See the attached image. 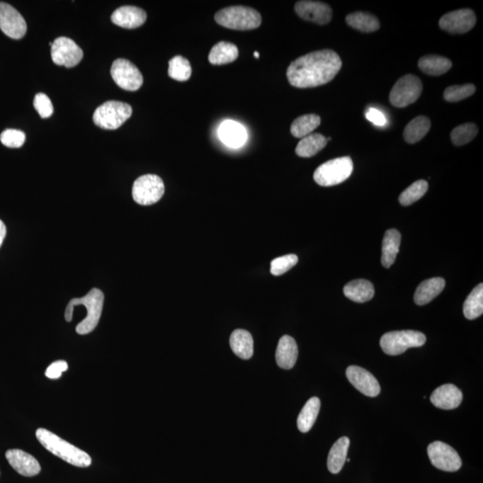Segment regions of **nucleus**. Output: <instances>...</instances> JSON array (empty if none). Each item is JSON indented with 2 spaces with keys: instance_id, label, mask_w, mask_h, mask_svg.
<instances>
[{
  "instance_id": "obj_1",
  "label": "nucleus",
  "mask_w": 483,
  "mask_h": 483,
  "mask_svg": "<svg viewBox=\"0 0 483 483\" xmlns=\"http://www.w3.org/2000/svg\"><path fill=\"white\" fill-rule=\"evenodd\" d=\"M342 67L340 57L331 50H322L306 54L292 61L287 71L289 84L305 89L329 83Z\"/></svg>"
},
{
  "instance_id": "obj_2",
  "label": "nucleus",
  "mask_w": 483,
  "mask_h": 483,
  "mask_svg": "<svg viewBox=\"0 0 483 483\" xmlns=\"http://www.w3.org/2000/svg\"><path fill=\"white\" fill-rule=\"evenodd\" d=\"M36 438L47 451L63 459L68 464L84 468L90 467L91 465V458L86 452L64 441L63 438L46 428H38L36 431Z\"/></svg>"
},
{
  "instance_id": "obj_3",
  "label": "nucleus",
  "mask_w": 483,
  "mask_h": 483,
  "mask_svg": "<svg viewBox=\"0 0 483 483\" xmlns=\"http://www.w3.org/2000/svg\"><path fill=\"white\" fill-rule=\"evenodd\" d=\"M103 304V292L100 289L93 288L85 297L74 298L68 302L64 318L67 322H70L73 319L74 308L77 305H84L87 309V316L76 326V332L79 335L89 334L94 331L100 322Z\"/></svg>"
},
{
  "instance_id": "obj_4",
  "label": "nucleus",
  "mask_w": 483,
  "mask_h": 483,
  "mask_svg": "<svg viewBox=\"0 0 483 483\" xmlns=\"http://www.w3.org/2000/svg\"><path fill=\"white\" fill-rule=\"evenodd\" d=\"M215 21L227 29L249 30L260 27L261 16L249 6H233L217 11Z\"/></svg>"
},
{
  "instance_id": "obj_5",
  "label": "nucleus",
  "mask_w": 483,
  "mask_h": 483,
  "mask_svg": "<svg viewBox=\"0 0 483 483\" xmlns=\"http://www.w3.org/2000/svg\"><path fill=\"white\" fill-rule=\"evenodd\" d=\"M132 108L124 102L110 101L101 104L93 114L97 127L106 130H115L130 118Z\"/></svg>"
},
{
  "instance_id": "obj_6",
  "label": "nucleus",
  "mask_w": 483,
  "mask_h": 483,
  "mask_svg": "<svg viewBox=\"0 0 483 483\" xmlns=\"http://www.w3.org/2000/svg\"><path fill=\"white\" fill-rule=\"evenodd\" d=\"M353 165L350 157H341L323 163L315 170L314 181L321 186H334L345 182L352 175Z\"/></svg>"
},
{
  "instance_id": "obj_7",
  "label": "nucleus",
  "mask_w": 483,
  "mask_h": 483,
  "mask_svg": "<svg viewBox=\"0 0 483 483\" xmlns=\"http://www.w3.org/2000/svg\"><path fill=\"white\" fill-rule=\"evenodd\" d=\"M426 342L423 333L414 331H401L386 333L380 339L383 352L389 356H399L407 350L420 348Z\"/></svg>"
},
{
  "instance_id": "obj_8",
  "label": "nucleus",
  "mask_w": 483,
  "mask_h": 483,
  "mask_svg": "<svg viewBox=\"0 0 483 483\" xmlns=\"http://www.w3.org/2000/svg\"><path fill=\"white\" fill-rule=\"evenodd\" d=\"M165 193L163 180L156 175H144L135 180L132 195L135 203L148 206L158 203Z\"/></svg>"
},
{
  "instance_id": "obj_9",
  "label": "nucleus",
  "mask_w": 483,
  "mask_h": 483,
  "mask_svg": "<svg viewBox=\"0 0 483 483\" xmlns=\"http://www.w3.org/2000/svg\"><path fill=\"white\" fill-rule=\"evenodd\" d=\"M423 93V83L419 77L407 74L401 77L390 91V101L393 106L406 108L414 103Z\"/></svg>"
},
{
  "instance_id": "obj_10",
  "label": "nucleus",
  "mask_w": 483,
  "mask_h": 483,
  "mask_svg": "<svg viewBox=\"0 0 483 483\" xmlns=\"http://www.w3.org/2000/svg\"><path fill=\"white\" fill-rule=\"evenodd\" d=\"M110 74L118 86L125 91H138L144 84V77L140 70L127 59L115 60L111 67Z\"/></svg>"
},
{
  "instance_id": "obj_11",
  "label": "nucleus",
  "mask_w": 483,
  "mask_h": 483,
  "mask_svg": "<svg viewBox=\"0 0 483 483\" xmlns=\"http://www.w3.org/2000/svg\"><path fill=\"white\" fill-rule=\"evenodd\" d=\"M427 451L431 464L440 470L457 472L462 467V460L458 452L444 442H433L428 445Z\"/></svg>"
},
{
  "instance_id": "obj_12",
  "label": "nucleus",
  "mask_w": 483,
  "mask_h": 483,
  "mask_svg": "<svg viewBox=\"0 0 483 483\" xmlns=\"http://www.w3.org/2000/svg\"><path fill=\"white\" fill-rule=\"evenodd\" d=\"M51 57L57 66L71 68L77 66L83 59L84 51L73 40L59 37L51 46Z\"/></svg>"
},
{
  "instance_id": "obj_13",
  "label": "nucleus",
  "mask_w": 483,
  "mask_h": 483,
  "mask_svg": "<svg viewBox=\"0 0 483 483\" xmlns=\"http://www.w3.org/2000/svg\"><path fill=\"white\" fill-rule=\"evenodd\" d=\"M0 30L15 40L22 39L27 32L26 22L21 13L5 2H0Z\"/></svg>"
},
{
  "instance_id": "obj_14",
  "label": "nucleus",
  "mask_w": 483,
  "mask_h": 483,
  "mask_svg": "<svg viewBox=\"0 0 483 483\" xmlns=\"http://www.w3.org/2000/svg\"><path fill=\"white\" fill-rule=\"evenodd\" d=\"M476 16L472 9L455 10L445 13L440 20V27L445 32L452 34L467 33L474 28Z\"/></svg>"
},
{
  "instance_id": "obj_15",
  "label": "nucleus",
  "mask_w": 483,
  "mask_h": 483,
  "mask_svg": "<svg viewBox=\"0 0 483 483\" xmlns=\"http://www.w3.org/2000/svg\"><path fill=\"white\" fill-rule=\"evenodd\" d=\"M295 11L302 19L324 25L331 21L332 9L326 3L319 1H298L295 6Z\"/></svg>"
},
{
  "instance_id": "obj_16",
  "label": "nucleus",
  "mask_w": 483,
  "mask_h": 483,
  "mask_svg": "<svg viewBox=\"0 0 483 483\" xmlns=\"http://www.w3.org/2000/svg\"><path fill=\"white\" fill-rule=\"evenodd\" d=\"M346 377L356 390L367 397H375L380 393V386L375 377L359 366H349Z\"/></svg>"
},
{
  "instance_id": "obj_17",
  "label": "nucleus",
  "mask_w": 483,
  "mask_h": 483,
  "mask_svg": "<svg viewBox=\"0 0 483 483\" xmlns=\"http://www.w3.org/2000/svg\"><path fill=\"white\" fill-rule=\"evenodd\" d=\"M6 460L9 465L18 472L19 475L25 477H33L39 475L42 468L40 462L32 455L26 453L21 450H9L6 453Z\"/></svg>"
},
{
  "instance_id": "obj_18",
  "label": "nucleus",
  "mask_w": 483,
  "mask_h": 483,
  "mask_svg": "<svg viewBox=\"0 0 483 483\" xmlns=\"http://www.w3.org/2000/svg\"><path fill=\"white\" fill-rule=\"evenodd\" d=\"M147 20L144 9L134 6H124L118 8L111 16V21L115 25L125 29H135L142 26Z\"/></svg>"
},
{
  "instance_id": "obj_19",
  "label": "nucleus",
  "mask_w": 483,
  "mask_h": 483,
  "mask_svg": "<svg viewBox=\"0 0 483 483\" xmlns=\"http://www.w3.org/2000/svg\"><path fill=\"white\" fill-rule=\"evenodd\" d=\"M431 401L435 407L441 409H455L462 403V393L453 384H445L433 391Z\"/></svg>"
},
{
  "instance_id": "obj_20",
  "label": "nucleus",
  "mask_w": 483,
  "mask_h": 483,
  "mask_svg": "<svg viewBox=\"0 0 483 483\" xmlns=\"http://www.w3.org/2000/svg\"><path fill=\"white\" fill-rule=\"evenodd\" d=\"M298 348L297 342L290 336H282L275 351L278 365L284 370H291L297 363Z\"/></svg>"
},
{
  "instance_id": "obj_21",
  "label": "nucleus",
  "mask_w": 483,
  "mask_h": 483,
  "mask_svg": "<svg viewBox=\"0 0 483 483\" xmlns=\"http://www.w3.org/2000/svg\"><path fill=\"white\" fill-rule=\"evenodd\" d=\"M219 135L220 140L229 147L239 148L246 142V129L237 122L227 120L221 124Z\"/></svg>"
},
{
  "instance_id": "obj_22",
  "label": "nucleus",
  "mask_w": 483,
  "mask_h": 483,
  "mask_svg": "<svg viewBox=\"0 0 483 483\" xmlns=\"http://www.w3.org/2000/svg\"><path fill=\"white\" fill-rule=\"evenodd\" d=\"M445 285L443 278H433L421 282L414 294V302L417 305H425L436 298Z\"/></svg>"
},
{
  "instance_id": "obj_23",
  "label": "nucleus",
  "mask_w": 483,
  "mask_h": 483,
  "mask_svg": "<svg viewBox=\"0 0 483 483\" xmlns=\"http://www.w3.org/2000/svg\"><path fill=\"white\" fill-rule=\"evenodd\" d=\"M230 346L234 355L243 360L254 356V339L251 333L244 329H236L230 336Z\"/></svg>"
},
{
  "instance_id": "obj_24",
  "label": "nucleus",
  "mask_w": 483,
  "mask_h": 483,
  "mask_svg": "<svg viewBox=\"0 0 483 483\" xmlns=\"http://www.w3.org/2000/svg\"><path fill=\"white\" fill-rule=\"evenodd\" d=\"M349 445V438L342 437L332 445L328 457V469L331 474L336 475L342 470L348 458Z\"/></svg>"
},
{
  "instance_id": "obj_25",
  "label": "nucleus",
  "mask_w": 483,
  "mask_h": 483,
  "mask_svg": "<svg viewBox=\"0 0 483 483\" xmlns=\"http://www.w3.org/2000/svg\"><path fill=\"white\" fill-rule=\"evenodd\" d=\"M401 244V234L397 229H390L385 233L382 243V263L389 268L396 261Z\"/></svg>"
},
{
  "instance_id": "obj_26",
  "label": "nucleus",
  "mask_w": 483,
  "mask_h": 483,
  "mask_svg": "<svg viewBox=\"0 0 483 483\" xmlns=\"http://www.w3.org/2000/svg\"><path fill=\"white\" fill-rule=\"evenodd\" d=\"M346 297L356 302H365L374 297V287L370 281L356 280L349 282L343 288Z\"/></svg>"
},
{
  "instance_id": "obj_27",
  "label": "nucleus",
  "mask_w": 483,
  "mask_h": 483,
  "mask_svg": "<svg viewBox=\"0 0 483 483\" xmlns=\"http://www.w3.org/2000/svg\"><path fill=\"white\" fill-rule=\"evenodd\" d=\"M239 51L234 44L227 42H220L212 47L209 54V61L214 66H221L234 62L237 60Z\"/></svg>"
},
{
  "instance_id": "obj_28",
  "label": "nucleus",
  "mask_w": 483,
  "mask_h": 483,
  "mask_svg": "<svg viewBox=\"0 0 483 483\" xmlns=\"http://www.w3.org/2000/svg\"><path fill=\"white\" fill-rule=\"evenodd\" d=\"M328 140L321 134H311L302 138L295 149V153L302 158L314 157L317 153L324 149Z\"/></svg>"
},
{
  "instance_id": "obj_29",
  "label": "nucleus",
  "mask_w": 483,
  "mask_h": 483,
  "mask_svg": "<svg viewBox=\"0 0 483 483\" xmlns=\"http://www.w3.org/2000/svg\"><path fill=\"white\" fill-rule=\"evenodd\" d=\"M418 66L428 76H438L451 69L452 62L447 57L438 55H427L421 57Z\"/></svg>"
},
{
  "instance_id": "obj_30",
  "label": "nucleus",
  "mask_w": 483,
  "mask_h": 483,
  "mask_svg": "<svg viewBox=\"0 0 483 483\" xmlns=\"http://www.w3.org/2000/svg\"><path fill=\"white\" fill-rule=\"evenodd\" d=\"M319 409H321V400L318 397H312L307 401L297 418V427L301 433H308L314 426Z\"/></svg>"
},
{
  "instance_id": "obj_31",
  "label": "nucleus",
  "mask_w": 483,
  "mask_h": 483,
  "mask_svg": "<svg viewBox=\"0 0 483 483\" xmlns=\"http://www.w3.org/2000/svg\"><path fill=\"white\" fill-rule=\"evenodd\" d=\"M346 23L352 28L363 33H373L380 29V23L375 16L367 12L349 13L346 18Z\"/></svg>"
},
{
  "instance_id": "obj_32",
  "label": "nucleus",
  "mask_w": 483,
  "mask_h": 483,
  "mask_svg": "<svg viewBox=\"0 0 483 483\" xmlns=\"http://www.w3.org/2000/svg\"><path fill=\"white\" fill-rule=\"evenodd\" d=\"M431 129V121L427 117L420 115L414 118L404 131V138L408 144H414L423 140Z\"/></svg>"
},
{
  "instance_id": "obj_33",
  "label": "nucleus",
  "mask_w": 483,
  "mask_h": 483,
  "mask_svg": "<svg viewBox=\"0 0 483 483\" xmlns=\"http://www.w3.org/2000/svg\"><path fill=\"white\" fill-rule=\"evenodd\" d=\"M322 123L319 115L308 114L299 117L291 125V134L297 138H304L311 135Z\"/></svg>"
},
{
  "instance_id": "obj_34",
  "label": "nucleus",
  "mask_w": 483,
  "mask_h": 483,
  "mask_svg": "<svg viewBox=\"0 0 483 483\" xmlns=\"http://www.w3.org/2000/svg\"><path fill=\"white\" fill-rule=\"evenodd\" d=\"M483 312V285L479 284L469 295L464 304V315L467 319H475Z\"/></svg>"
},
{
  "instance_id": "obj_35",
  "label": "nucleus",
  "mask_w": 483,
  "mask_h": 483,
  "mask_svg": "<svg viewBox=\"0 0 483 483\" xmlns=\"http://www.w3.org/2000/svg\"><path fill=\"white\" fill-rule=\"evenodd\" d=\"M169 76L178 81H186L192 76L189 60L183 56H176L169 60Z\"/></svg>"
},
{
  "instance_id": "obj_36",
  "label": "nucleus",
  "mask_w": 483,
  "mask_h": 483,
  "mask_svg": "<svg viewBox=\"0 0 483 483\" xmlns=\"http://www.w3.org/2000/svg\"><path fill=\"white\" fill-rule=\"evenodd\" d=\"M428 185L424 180L414 182L399 196V203L404 206H409L419 200L428 191Z\"/></svg>"
},
{
  "instance_id": "obj_37",
  "label": "nucleus",
  "mask_w": 483,
  "mask_h": 483,
  "mask_svg": "<svg viewBox=\"0 0 483 483\" xmlns=\"http://www.w3.org/2000/svg\"><path fill=\"white\" fill-rule=\"evenodd\" d=\"M478 134V127L472 123L458 125L451 132V140L457 146L468 144L475 138Z\"/></svg>"
},
{
  "instance_id": "obj_38",
  "label": "nucleus",
  "mask_w": 483,
  "mask_h": 483,
  "mask_svg": "<svg viewBox=\"0 0 483 483\" xmlns=\"http://www.w3.org/2000/svg\"><path fill=\"white\" fill-rule=\"evenodd\" d=\"M475 91L474 84L454 85L445 90L444 98L448 102H458L472 96Z\"/></svg>"
},
{
  "instance_id": "obj_39",
  "label": "nucleus",
  "mask_w": 483,
  "mask_h": 483,
  "mask_svg": "<svg viewBox=\"0 0 483 483\" xmlns=\"http://www.w3.org/2000/svg\"><path fill=\"white\" fill-rule=\"evenodd\" d=\"M298 263V257L295 254H288L274 258L271 263V272L273 275H280L290 271Z\"/></svg>"
},
{
  "instance_id": "obj_40",
  "label": "nucleus",
  "mask_w": 483,
  "mask_h": 483,
  "mask_svg": "<svg viewBox=\"0 0 483 483\" xmlns=\"http://www.w3.org/2000/svg\"><path fill=\"white\" fill-rule=\"evenodd\" d=\"M26 136L25 132L17 129H6L0 135V141L2 144L8 148L22 147L25 142Z\"/></svg>"
},
{
  "instance_id": "obj_41",
  "label": "nucleus",
  "mask_w": 483,
  "mask_h": 483,
  "mask_svg": "<svg viewBox=\"0 0 483 483\" xmlns=\"http://www.w3.org/2000/svg\"><path fill=\"white\" fill-rule=\"evenodd\" d=\"M33 106L42 118H50L53 114L54 108L52 102H51L50 98L46 94L42 93L36 94L33 101Z\"/></svg>"
},
{
  "instance_id": "obj_42",
  "label": "nucleus",
  "mask_w": 483,
  "mask_h": 483,
  "mask_svg": "<svg viewBox=\"0 0 483 483\" xmlns=\"http://www.w3.org/2000/svg\"><path fill=\"white\" fill-rule=\"evenodd\" d=\"M67 370L68 365L66 360H57L47 367L45 375L50 380L59 379L62 373Z\"/></svg>"
},
{
  "instance_id": "obj_43",
  "label": "nucleus",
  "mask_w": 483,
  "mask_h": 483,
  "mask_svg": "<svg viewBox=\"0 0 483 483\" xmlns=\"http://www.w3.org/2000/svg\"><path fill=\"white\" fill-rule=\"evenodd\" d=\"M365 115L366 118L377 125V127H384L387 124L385 115L382 112L376 110V108H370V110H367Z\"/></svg>"
},
{
  "instance_id": "obj_44",
  "label": "nucleus",
  "mask_w": 483,
  "mask_h": 483,
  "mask_svg": "<svg viewBox=\"0 0 483 483\" xmlns=\"http://www.w3.org/2000/svg\"><path fill=\"white\" fill-rule=\"evenodd\" d=\"M6 234V227L2 220H0V247H1L3 242H4Z\"/></svg>"
},
{
  "instance_id": "obj_45",
  "label": "nucleus",
  "mask_w": 483,
  "mask_h": 483,
  "mask_svg": "<svg viewBox=\"0 0 483 483\" xmlns=\"http://www.w3.org/2000/svg\"><path fill=\"white\" fill-rule=\"evenodd\" d=\"M254 57L258 59V57H260V55H258V52H254Z\"/></svg>"
}]
</instances>
